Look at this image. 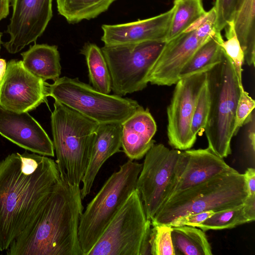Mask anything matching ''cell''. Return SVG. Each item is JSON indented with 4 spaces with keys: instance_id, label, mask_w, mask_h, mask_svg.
Wrapping results in <instances>:
<instances>
[{
    "instance_id": "6da1fadb",
    "label": "cell",
    "mask_w": 255,
    "mask_h": 255,
    "mask_svg": "<svg viewBox=\"0 0 255 255\" xmlns=\"http://www.w3.org/2000/svg\"><path fill=\"white\" fill-rule=\"evenodd\" d=\"M61 178L56 162L25 151L0 162V251L38 218Z\"/></svg>"
},
{
    "instance_id": "7a4b0ae2",
    "label": "cell",
    "mask_w": 255,
    "mask_h": 255,
    "mask_svg": "<svg viewBox=\"0 0 255 255\" xmlns=\"http://www.w3.org/2000/svg\"><path fill=\"white\" fill-rule=\"evenodd\" d=\"M80 186L62 181L35 221L11 242L7 255H84L78 228L84 210Z\"/></svg>"
},
{
    "instance_id": "3957f363",
    "label": "cell",
    "mask_w": 255,
    "mask_h": 255,
    "mask_svg": "<svg viewBox=\"0 0 255 255\" xmlns=\"http://www.w3.org/2000/svg\"><path fill=\"white\" fill-rule=\"evenodd\" d=\"M51 125L55 162L61 179L69 184L80 186L99 124L55 101Z\"/></svg>"
},
{
    "instance_id": "277c9868",
    "label": "cell",
    "mask_w": 255,
    "mask_h": 255,
    "mask_svg": "<svg viewBox=\"0 0 255 255\" xmlns=\"http://www.w3.org/2000/svg\"><path fill=\"white\" fill-rule=\"evenodd\" d=\"M210 109L204 128L208 148L224 158L232 153L236 108L243 87L233 62L223 50L221 61L207 72Z\"/></svg>"
},
{
    "instance_id": "5b68a950",
    "label": "cell",
    "mask_w": 255,
    "mask_h": 255,
    "mask_svg": "<svg viewBox=\"0 0 255 255\" xmlns=\"http://www.w3.org/2000/svg\"><path fill=\"white\" fill-rule=\"evenodd\" d=\"M247 196L244 174L237 170L224 173L168 198L151 223L169 225L184 215L239 206Z\"/></svg>"
},
{
    "instance_id": "8992f818",
    "label": "cell",
    "mask_w": 255,
    "mask_h": 255,
    "mask_svg": "<svg viewBox=\"0 0 255 255\" xmlns=\"http://www.w3.org/2000/svg\"><path fill=\"white\" fill-rule=\"evenodd\" d=\"M142 164L128 159L105 182L81 215L78 237L87 255L110 221L136 189Z\"/></svg>"
},
{
    "instance_id": "52a82bcc",
    "label": "cell",
    "mask_w": 255,
    "mask_h": 255,
    "mask_svg": "<svg viewBox=\"0 0 255 255\" xmlns=\"http://www.w3.org/2000/svg\"><path fill=\"white\" fill-rule=\"evenodd\" d=\"M151 221L135 189L108 225L87 255H150Z\"/></svg>"
},
{
    "instance_id": "ba28073f",
    "label": "cell",
    "mask_w": 255,
    "mask_h": 255,
    "mask_svg": "<svg viewBox=\"0 0 255 255\" xmlns=\"http://www.w3.org/2000/svg\"><path fill=\"white\" fill-rule=\"evenodd\" d=\"M48 96L98 124L123 123L141 106L134 100L104 94L78 78L66 76L48 84Z\"/></svg>"
},
{
    "instance_id": "9c48e42d",
    "label": "cell",
    "mask_w": 255,
    "mask_h": 255,
    "mask_svg": "<svg viewBox=\"0 0 255 255\" xmlns=\"http://www.w3.org/2000/svg\"><path fill=\"white\" fill-rule=\"evenodd\" d=\"M165 41L106 45L101 48L110 72L112 91L121 96L141 91Z\"/></svg>"
},
{
    "instance_id": "30bf717a",
    "label": "cell",
    "mask_w": 255,
    "mask_h": 255,
    "mask_svg": "<svg viewBox=\"0 0 255 255\" xmlns=\"http://www.w3.org/2000/svg\"><path fill=\"white\" fill-rule=\"evenodd\" d=\"M181 151L154 144L145 155L136 189L147 218L151 220L164 203Z\"/></svg>"
},
{
    "instance_id": "8fae6325",
    "label": "cell",
    "mask_w": 255,
    "mask_h": 255,
    "mask_svg": "<svg viewBox=\"0 0 255 255\" xmlns=\"http://www.w3.org/2000/svg\"><path fill=\"white\" fill-rule=\"evenodd\" d=\"M207 80V72L179 79L167 108L168 143L174 149L191 148L197 137L191 123L198 96Z\"/></svg>"
},
{
    "instance_id": "7c38bea8",
    "label": "cell",
    "mask_w": 255,
    "mask_h": 255,
    "mask_svg": "<svg viewBox=\"0 0 255 255\" xmlns=\"http://www.w3.org/2000/svg\"><path fill=\"white\" fill-rule=\"evenodd\" d=\"M48 84L23 66L11 60L0 82V106L15 112H28L47 102Z\"/></svg>"
},
{
    "instance_id": "4fadbf2b",
    "label": "cell",
    "mask_w": 255,
    "mask_h": 255,
    "mask_svg": "<svg viewBox=\"0 0 255 255\" xmlns=\"http://www.w3.org/2000/svg\"><path fill=\"white\" fill-rule=\"evenodd\" d=\"M12 15L6 32L9 40L2 43L11 54L35 43L46 29L52 15V0H11Z\"/></svg>"
},
{
    "instance_id": "5bb4252c",
    "label": "cell",
    "mask_w": 255,
    "mask_h": 255,
    "mask_svg": "<svg viewBox=\"0 0 255 255\" xmlns=\"http://www.w3.org/2000/svg\"><path fill=\"white\" fill-rule=\"evenodd\" d=\"M235 171L208 147L181 151L164 202L175 194L216 176Z\"/></svg>"
},
{
    "instance_id": "9a60e30c",
    "label": "cell",
    "mask_w": 255,
    "mask_h": 255,
    "mask_svg": "<svg viewBox=\"0 0 255 255\" xmlns=\"http://www.w3.org/2000/svg\"><path fill=\"white\" fill-rule=\"evenodd\" d=\"M209 39L200 36L194 30L183 32L166 42L148 73V82L158 86L175 84L182 68Z\"/></svg>"
},
{
    "instance_id": "2e32d148",
    "label": "cell",
    "mask_w": 255,
    "mask_h": 255,
    "mask_svg": "<svg viewBox=\"0 0 255 255\" xmlns=\"http://www.w3.org/2000/svg\"><path fill=\"white\" fill-rule=\"evenodd\" d=\"M0 134L32 152L54 156L52 141L41 125L28 112H15L0 106Z\"/></svg>"
},
{
    "instance_id": "e0dca14e",
    "label": "cell",
    "mask_w": 255,
    "mask_h": 255,
    "mask_svg": "<svg viewBox=\"0 0 255 255\" xmlns=\"http://www.w3.org/2000/svg\"><path fill=\"white\" fill-rule=\"evenodd\" d=\"M173 8L156 16L117 24H103L101 40L106 45L134 44L148 41L166 42Z\"/></svg>"
},
{
    "instance_id": "ac0fdd59",
    "label": "cell",
    "mask_w": 255,
    "mask_h": 255,
    "mask_svg": "<svg viewBox=\"0 0 255 255\" xmlns=\"http://www.w3.org/2000/svg\"><path fill=\"white\" fill-rule=\"evenodd\" d=\"M122 130L121 123L99 124L93 137L88 163L81 181L82 199L90 193L103 164L112 155L121 151Z\"/></svg>"
},
{
    "instance_id": "d6986e66",
    "label": "cell",
    "mask_w": 255,
    "mask_h": 255,
    "mask_svg": "<svg viewBox=\"0 0 255 255\" xmlns=\"http://www.w3.org/2000/svg\"><path fill=\"white\" fill-rule=\"evenodd\" d=\"M122 148L131 160L145 156L153 145L157 130L156 122L148 108L141 106L122 123Z\"/></svg>"
},
{
    "instance_id": "ffe728a7",
    "label": "cell",
    "mask_w": 255,
    "mask_h": 255,
    "mask_svg": "<svg viewBox=\"0 0 255 255\" xmlns=\"http://www.w3.org/2000/svg\"><path fill=\"white\" fill-rule=\"evenodd\" d=\"M24 67L35 76L45 81L57 80L61 66L58 47L47 44H34L21 53Z\"/></svg>"
},
{
    "instance_id": "44dd1931",
    "label": "cell",
    "mask_w": 255,
    "mask_h": 255,
    "mask_svg": "<svg viewBox=\"0 0 255 255\" xmlns=\"http://www.w3.org/2000/svg\"><path fill=\"white\" fill-rule=\"evenodd\" d=\"M255 0H240L231 20L250 66L255 62Z\"/></svg>"
},
{
    "instance_id": "7402d4cb",
    "label": "cell",
    "mask_w": 255,
    "mask_h": 255,
    "mask_svg": "<svg viewBox=\"0 0 255 255\" xmlns=\"http://www.w3.org/2000/svg\"><path fill=\"white\" fill-rule=\"evenodd\" d=\"M174 255H211L212 248L201 229L190 226H172Z\"/></svg>"
},
{
    "instance_id": "603a6c76",
    "label": "cell",
    "mask_w": 255,
    "mask_h": 255,
    "mask_svg": "<svg viewBox=\"0 0 255 255\" xmlns=\"http://www.w3.org/2000/svg\"><path fill=\"white\" fill-rule=\"evenodd\" d=\"M223 41L221 32L216 31L199 47L184 66L179 74V79L206 72L219 63L223 54L221 46Z\"/></svg>"
},
{
    "instance_id": "cb8c5ba5",
    "label": "cell",
    "mask_w": 255,
    "mask_h": 255,
    "mask_svg": "<svg viewBox=\"0 0 255 255\" xmlns=\"http://www.w3.org/2000/svg\"><path fill=\"white\" fill-rule=\"evenodd\" d=\"M80 53L85 57L92 87L99 92L109 94L112 91L111 78L101 48L95 43L88 42L83 45Z\"/></svg>"
},
{
    "instance_id": "d4e9b609",
    "label": "cell",
    "mask_w": 255,
    "mask_h": 255,
    "mask_svg": "<svg viewBox=\"0 0 255 255\" xmlns=\"http://www.w3.org/2000/svg\"><path fill=\"white\" fill-rule=\"evenodd\" d=\"M57 10L69 23L94 18L108 10L116 0H56Z\"/></svg>"
},
{
    "instance_id": "484cf974",
    "label": "cell",
    "mask_w": 255,
    "mask_h": 255,
    "mask_svg": "<svg viewBox=\"0 0 255 255\" xmlns=\"http://www.w3.org/2000/svg\"><path fill=\"white\" fill-rule=\"evenodd\" d=\"M173 13L166 42L183 33L206 11L202 0H174Z\"/></svg>"
},
{
    "instance_id": "4316f807",
    "label": "cell",
    "mask_w": 255,
    "mask_h": 255,
    "mask_svg": "<svg viewBox=\"0 0 255 255\" xmlns=\"http://www.w3.org/2000/svg\"><path fill=\"white\" fill-rule=\"evenodd\" d=\"M243 206V204L215 212L211 217L196 227L205 232L210 230L232 229L247 223L248 222L245 216Z\"/></svg>"
},
{
    "instance_id": "83f0119b",
    "label": "cell",
    "mask_w": 255,
    "mask_h": 255,
    "mask_svg": "<svg viewBox=\"0 0 255 255\" xmlns=\"http://www.w3.org/2000/svg\"><path fill=\"white\" fill-rule=\"evenodd\" d=\"M226 40L221 44L225 53L234 65L238 79L242 83V66L245 62V55L236 34L232 20L228 22L225 27Z\"/></svg>"
},
{
    "instance_id": "f1b7e54d",
    "label": "cell",
    "mask_w": 255,
    "mask_h": 255,
    "mask_svg": "<svg viewBox=\"0 0 255 255\" xmlns=\"http://www.w3.org/2000/svg\"><path fill=\"white\" fill-rule=\"evenodd\" d=\"M149 244L150 254L174 255L171 238L172 226L151 223Z\"/></svg>"
},
{
    "instance_id": "f546056e",
    "label": "cell",
    "mask_w": 255,
    "mask_h": 255,
    "mask_svg": "<svg viewBox=\"0 0 255 255\" xmlns=\"http://www.w3.org/2000/svg\"><path fill=\"white\" fill-rule=\"evenodd\" d=\"M210 109V93L206 81L198 96L191 123V131L197 135L204 130Z\"/></svg>"
},
{
    "instance_id": "4dcf8cb0",
    "label": "cell",
    "mask_w": 255,
    "mask_h": 255,
    "mask_svg": "<svg viewBox=\"0 0 255 255\" xmlns=\"http://www.w3.org/2000/svg\"><path fill=\"white\" fill-rule=\"evenodd\" d=\"M255 100L245 90L244 87H242L236 108L234 136L243 127L245 122L255 109Z\"/></svg>"
},
{
    "instance_id": "1f68e13d",
    "label": "cell",
    "mask_w": 255,
    "mask_h": 255,
    "mask_svg": "<svg viewBox=\"0 0 255 255\" xmlns=\"http://www.w3.org/2000/svg\"><path fill=\"white\" fill-rule=\"evenodd\" d=\"M240 0H216L214 7L216 14V30L221 31L231 21Z\"/></svg>"
},
{
    "instance_id": "d6a6232c",
    "label": "cell",
    "mask_w": 255,
    "mask_h": 255,
    "mask_svg": "<svg viewBox=\"0 0 255 255\" xmlns=\"http://www.w3.org/2000/svg\"><path fill=\"white\" fill-rule=\"evenodd\" d=\"M213 211H206L180 216L170 223L171 226H190L196 227L214 213Z\"/></svg>"
},
{
    "instance_id": "836d02e7",
    "label": "cell",
    "mask_w": 255,
    "mask_h": 255,
    "mask_svg": "<svg viewBox=\"0 0 255 255\" xmlns=\"http://www.w3.org/2000/svg\"><path fill=\"white\" fill-rule=\"evenodd\" d=\"M243 211L248 222L255 220V194L247 195L243 204Z\"/></svg>"
},
{
    "instance_id": "e575fe53",
    "label": "cell",
    "mask_w": 255,
    "mask_h": 255,
    "mask_svg": "<svg viewBox=\"0 0 255 255\" xmlns=\"http://www.w3.org/2000/svg\"><path fill=\"white\" fill-rule=\"evenodd\" d=\"M244 174L247 195L255 194V169L248 168Z\"/></svg>"
},
{
    "instance_id": "d590c367",
    "label": "cell",
    "mask_w": 255,
    "mask_h": 255,
    "mask_svg": "<svg viewBox=\"0 0 255 255\" xmlns=\"http://www.w3.org/2000/svg\"><path fill=\"white\" fill-rule=\"evenodd\" d=\"M10 0H0V20L9 14Z\"/></svg>"
},
{
    "instance_id": "8d00e7d4",
    "label": "cell",
    "mask_w": 255,
    "mask_h": 255,
    "mask_svg": "<svg viewBox=\"0 0 255 255\" xmlns=\"http://www.w3.org/2000/svg\"><path fill=\"white\" fill-rule=\"evenodd\" d=\"M7 64L6 61L0 58V82L2 79L6 69Z\"/></svg>"
},
{
    "instance_id": "74e56055",
    "label": "cell",
    "mask_w": 255,
    "mask_h": 255,
    "mask_svg": "<svg viewBox=\"0 0 255 255\" xmlns=\"http://www.w3.org/2000/svg\"><path fill=\"white\" fill-rule=\"evenodd\" d=\"M1 36H2V33L0 32V44L1 43Z\"/></svg>"
}]
</instances>
